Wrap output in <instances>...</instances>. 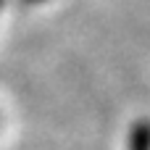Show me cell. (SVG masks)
I'll return each instance as SVG.
<instances>
[{
  "label": "cell",
  "instance_id": "obj_1",
  "mask_svg": "<svg viewBox=\"0 0 150 150\" xmlns=\"http://www.w3.org/2000/svg\"><path fill=\"white\" fill-rule=\"evenodd\" d=\"M129 150H150V121L140 119L129 129Z\"/></svg>",
  "mask_w": 150,
  "mask_h": 150
},
{
  "label": "cell",
  "instance_id": "obj_2",
  "mask_svg": "<svg viewBox=\"0 0 150 150\" xmlns=\"http://www.w3.org/2000/svg\"><path fill=\"white\" fill-rule=\"evenodd\" d=\"M0 5H3V0H0Z\"/></svg>",
  "mask_w": 150,
  "mask_h": 150
}]
</instances>
